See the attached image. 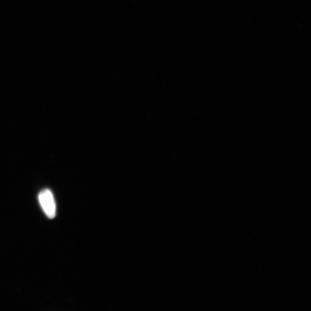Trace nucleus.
<instances>
[{
    "instance_id": "f257e3e1",
    "label": "nucleus",
    "mask_w": 311,
    "mask_h": 311,
    "mask_svg": "<svg viewBox=\"0 0 311 311\" xmlns=\"http://www.w3.org/2000/svg\"><path fill=\"white\" fill-rule=\"evenodd\" d=\"M39 201L46 215L49 219H53L56 215V205L54 196L50 190L44 189L39 193Z\"/></svg>"
}]
</instances>
